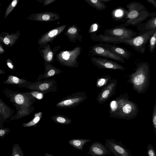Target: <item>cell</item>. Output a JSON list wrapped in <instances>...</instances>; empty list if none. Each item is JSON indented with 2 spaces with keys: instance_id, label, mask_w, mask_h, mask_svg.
<instances>
[{
  "instance_id": "1f68e13d",
  "label": "cell",
  "mask_w": 156,
  "mask_h": 156,
  "mask_svg": "<svg viewBox=\"0 0 156 156\" xmlns=\"http://www.w3.org/2000/svg\"><path fill=\"white\" fill-rule=\"evenodd\" d=\"M149 48L150 52L152 53L156 48V30H155L149 39Z\"/></svg>"
},
{
  "instance_id": "4dcf8cb0",
  "label": "cell",
  "mask_w": 156,
  "mask_h": 156,
  "mask_svg": "<svg viewBox=\"0 0 156 156\" xmlns=\"http://www.w3.org/2000/svg\"><path fill=\"white\" fill-rule=\"evenodd\" d=\"M112 80L110 76L107 75L98 77L97 80V87L102 89L106 85Z\"/></svg>"
},
{
  "instance_id": "4fadbf2b",
  "label": "cell",
  "mask_w": 156,
  "mask_h": 156,
  "mask_svg": "<svg viewBox=\"0 0 156 156\" xmlns=\"http://www.w3.org/2000/svg\"><path fill=\"white\" fill-rule=\"evenodd\" d=\"M67 26V24H65L57 27L43 34L38 40V45L42 47L49 42L52 43L53 40L64 31Z\"/></svg>"
},
{
  "instance_id": "7a4b0ae2",
  "label": "cell",
  "mask_w": 156,
  "mask_h": 156,
  "mask_svg": "<svg viewBox=\"0 0 156 156\" xmlns=\"http://www.w3.org/2000/svg\"><path fill=\"white\" fill-rule=\"evenodd\" d=\"M156 29H153L147 32L138 34L136 37L129 39H122L117 37L107 36L102 34H91V39L94 41L101 42L112 43L116 45L123 43L132 47L133 49L141 54L145 52L146 45Z\"/></svg>"
},
{
  "instance_id": "9a60e30c",
  "label": "cell",
  "mask_w": 156,
  "mask_h": 156,
  "mask_svg": "<svg viewBox=\"0 0 156 156\" xmlns=\"http://www.w3.org/2000/svg\"><path fill=\"white\" fill-rule=\"evenodd\" d=\"M31 17V19L34 20L47 22L57 20L60 18L58 14L49 11L33 14L32 15Z\"/></svg>"
},
{
  "instance_id": "7402d4cb",
  "label": "cell",
  "mask_w": 156,
  "mask_h": 156,
  "mask_svg": "<svg viewBox=\"0 0 156 156\" xmlns=\"http://www.w3.org/2000/svg\"><path fill=\"white\" fill-rule=\"evenodd\" d=\"M80 30L75 24L70 26L66 30L64 35L66 36L69 40L74 43L78 40L80 42L83 41L82 37L80 34Z\"/></svg>"
},
{
  "instance_id": "f6af8a7d",
  "label": "cell",
  "mask_w": 156,
  "mask_h": 156,
  "mask_svg": "<svg viewBox=\"0 0 156 156\" xmlns=\"http://www.w3.org/2000/svg\"><path fill=\"white\" fill-rule=\"evenodd\" d=\"M102 2H108L111 1V0H100Z\"/></svg>"
},
{
  "instance_id": "484cf974",
  "label": "cell",
  "mask_w": 156,
  "mask_h": 156,
  "mask_svg": "<svg viewBox=\"0 0 156 156\" xmlns=\"http://www.w3.org/2000/svg\"><path fill=\"white\" fill-rule=\"evenodd\" d=\"M19 36L16 34L0 36V43L7 47L12 46L18 39Z\"/></svg>"
},
{
  "instance_id": "e0dca14e",
  "label": "cell",
  "mask_w": 156,
  "mask_h": 156,
  "mask_svg": "<svg viewBox=\"0 0 156 156\" xmlns=\"http://www.w3.org/2000/svg\"><path fill=\"white\" fill-rule=\"evenodd\" d=\"M111 153L110 151L105 145L99 142L95 141L90 146L87 154L92 156H104L110 154Z\"/></svg>"
},
{
  "instance_id": "ee69618b",
  "label": "cell",
  "mask_w": 156,
  "mask_h": 156,
  "mask_svg": "<svg viewBox=\"0 0 156 156\" xmlns=\"http://www.w3.org/2000/svg\"><path fill=\"white\" fill-rule=\"evenodd\" d=\"M45 155L46 156H54V155H53L52 154H49L46 153H45Z\"/></svg>"
},
{
  "instance_id": "cb8c5ba5",
  "label": "cell",
  "mask_w": 156,
  "mask_h": 156,
  "mask_svg": "<svg viewBox=\"0 0 156 156\" xmlns=\"http://www.w3.org/2000/svg\"><path fill=\"white\" fill-rule=\"evenodd\" d=\"M3 82L6 84L14 85L25 88L32 83L25 79H21L13 76H9L7 80L4 81Z\"/></svg>"
},
{
  "instance_id": "6da1fadb",
  "label": "cell",
  "mask_w": 156,
  "mask_h": 156,
  "mask_svg": "<svg viewBox=\"0 0 156 156\" xmlns=\"http://www.w3.org/2000/svg\"><path fill=\"white\" fill-rule=\"evenodd\" d=\"M3 92L16 109V114L10 117V120L20 119L30 115L34 110L32 105L36 102V99L30 92H20L7 89Z\"/></svg>"
},
{
  "instance_id": "3957f363",
  "label": "cell",
  "mask_w": 156,
  "mask_h": 156,
  "mask_svg": "<svg viewBox=\"0 0 156 156\" xmlns=\"http://www.w3.org/2000/svg\"><path fill=\"white\" fill-rule=\"evenodd\" d=\"M135 71L128 76L127 81L131 83L133 90L139 94L145 93L150 85V68L148 62L136 59Z\"/></svg>"
},
{
  "instance_id": "f1b7e54d",
  "label": "cell",
  "mask_w": 156,
  "mask_h": 156,
  "mask_svg": "<svg viewBox=\"0 0 156 156\" xmlns=\"http://www.w3.org/2000/svg\"><path fill=\"white\" fill-rule=\"evenodd\" d=\"M42 115L43 114L41 112L35 113L33 119L28 122L22 124V126L28 127L36 126L41 121Z\"/></svg>"
},
{
  "instance_id": "52a82bcc",
  "label": "cell",
  "mask_w": 156,
  "mask_h": 156,
  "mask_svg": "<svg viewBox=\"0 0 156 156\" xmlns=\"http://www.w3.org/2000/svg\"><path fill=\"white\" fill-rule=\"evenodd\" d=\"M87 98L85 92H78L69 95L61 99L56 105L57 108H75Z\"/></svg>"
},
{
  "instance_id": "ab89813d",
  "label": "cell",
  "mask_w": 156,
  "mask_h": 156,
  "mask_svg": "<svg viewBox=\"0 0 156 156\" xmlns=\"http://www.w3.org/2000/svg\"><path fill=\"white\" fill-rule=\"evenodd\" d=\"M57 0H43V5L47 6Z\"/></svg>"
},
{
  "instance_id": "e575fe53",
  "label": "cell",
  "mask_w": 156,
  "mask_h": 156,
  "mask_svg": "<svg viewBox=\"0 0 156 156\" xmlns=\"http://www.w3.org/2000/svg\"><path fill=\"white\" fill-rule=\"evenodd\" d=\"M10 129L7 127L4 128L3 125L0 126V139H2L10 132Z\"/></svg>"
},
{
  "instance_id": "4316f807",
  "label": "cell",
  "mask_w": 156,
  "mask_h": 156,
  "mask_svg": "<svg viewBox=\"0 0 156 156\" xmlns=\"http://www.w3.org/2000/svg\"><path fill=\"white\" fill-rule=\"evenodd\" d=\"M91 141L89 139H73L69 141V144L74 148L80 150H83V147L85 144Z\"/></svg>"
},
{
  "instance_id": "f35d334b",
  "label": "cell",
  "mask_w": 156,
  "mask_h": 156,
  "mask_svg": "<svg viewBox=\"0 0 156 156\" xmlns=\"http://www.w3.org/2000/svg\"><path fill=\"white\" fill-rule=\"evenodd\" d=\"M6 63L7 66L9 69L12 70H13L14 69L13 64L10 59H7Z\"/></svg>"
},
{
  "instance_id": "8d00e7d4",
  "label": "cell",
  "mask_w": 156,
  "mask_h": 156,
  "mask_svg": "<svg viewBox=\"0 0 156 156\" xmlns=\"http://www.w3.org/2000/svg\"><path fill=\"white\" fill-rule=\"evenodd\" d=\"M99 28L98 24L96 23L92 24L90 26L88 32L90 34H96Z\"/></svg>"
},
{
  "instance_id": "836d02e7",
  "label": "cell",
  "mask_w": 156,
  "mask_h": 156,
  "mask_svg": "<svg viewBox=\"0 0 156 156\" xmlns=\"http://www.w3.org/2000/svg\"><path fill=\"white\" fill-rule=\"evenodd\" d=\"M152 121L155 133L156 134V101H155L152 111Z\"/></svg>"
},
{
  "instance_id": "7dc6e473",
  "label": "cell",
  "mask_w": 156,
  "mask_h": 156,
  "mask_svg": "<svg viewBox=\"0 0 156 156\" xmlns=\"http://www.w3.org/2000/svg\"><path fill=\"white\" fill-rule=\"evenodd\" d=\"M36 0L38 1V2H40V3H43V0Z\"/></svg>"
},
{
  "instance_id": "d6986e66",
  "label": "cell",
  "mask_w": 156,
  "mask_h": 156,
  "mask_svg": "<svg viewBox=\"0 0 156 156\" xmlns=\"http://www.w3.org/2000/svg\"><path fill=\"white\" fill-rule=\"evenodd\" d=\"M128 94H120L118 97L112 101L109 104V113H113L118 110L124 103L129 98Z\"/></svg>"
},
{
  "instance_id": "d4e9b609",
  "label": "cell",
  "mask_w": 156,
  "mask_h": 156,
  "mask_svg": "<svg viewBox=\"0 0 156 156\" xmlns=\"http://www.w3.org/2000/svg\"><path fill=\"white\" fill-rule=\"evenodd\" d=\"M126 13L127 10L126 9L122 7H118L112 11V18L115 21H122L125 18Z\"/></svg>"
},
{
  "instance_id": "277c9868",
  "label": "cell",
  "mask_w": 156,
  "mask_h": 156,
  "mask_svg": "<svg viewBox=\"0 0 156 156\" xmlns=\"http://www.w3.org/2000/svg\"><path fill=\"white\" fill-rule=\"evenodd\" d=\"M128 9L126 16L121 22L124 23L118 27L136 26L149 17L156 16L155 12H150L140 2H132L126 5Z\"/></svg>"
},
{
  "instance_id": "c3c4849f",
  "label": "cell",
  "mask_w": 156,
  "mask_h": 156,
  "mask_svg": "<svg viewBox=\"0 0 156 156\" xmlns=\"http://www.w3.org/2000/svg\"></svg>"
},
{
  "instance_id": "83f0119b",
  "label": "cell",
  "mask_w": 156,
  "mask_h": 156,
  "mask_svg": "<svg viewBox=\"0 0 156 156\" xmlns=\"http://www.w3.org/2000/svg\"><path fill=\"white\" fill-rule=\"evenodd\" d=\"M51 119L55 122L61 125H68L72 122L70 118L62 115H53L51 116Z\"/></svg>"
},
{
  "instance_id": "9c48e42d",
  "label": "cell",
  "mask_w": 156,
  "mask_h": 156,
  "mask_svg": "<svg viewBox=\"0 0 156 156\" xmlns=\"http://www.w3.org/2000/svg\"><path fill=\"white\" fill-rule=\"evenodd\" d=\"M89 53V55L92 56L97 55L119 62H126L124 58L111 51L103 46L101 43L91 46Z\"/></svg>"
},
{
  "instance_id": "ba28073f",
  "label": "cell",
  "mask_w": 156,
  "mask_h": 156,
  "mask_svg": "<svg viewBox=\"0 0 156 156\" xmlns=\"http://www.w3.org/2000/svg\"><path fill=\"white\" fill-rule=\"evenodd\" d=\"M57 83L58 82L55 79H45L32 83L26 88L44 94L56 91L58 88Z\"/></svg>"
},
{
  "instance_id": "d590c367",
  "label": "cell",
  "mask_w": 156,
  "mask_h": 156,
  "mask_svg": "<svg viewBox=\"0 0 156 156\" xmlns=\"http://www.w3.org/2000/svg\"><path fill=\"white\" fill-rule=\"evenodd\" d=\"M147 152L148 156H156V153L152 145L149 143L147 147Z\"/></svg>"
},
{
  "instance_id": "60d3db41",
  "label": "cell",
  "mask_w": 156,
  "mask_h": 156,
  "mask_svg": "<svg viewBox=\"0 0 156 156\" xmlns=\"http://www.w3.org/2000/svg\"><path fill=\"white\" fill-rule=\"evenodd\" d=\"M148 2L151 3L156 9V0H145Z\"/></svg>"
},
{
  "instance_id": "8fae6325",
  "label": "cell",
  "mask_w": 156,
  "mask_h": 156,
  "mask_svg": "<svg viewBox=\"0 0 156 156\" xmlns=\"http://www.w3.org/2000/svg\"><path fill=\"white\" fill-rule=\"evenodd\" d=\"M104 145L116 156H131L130 151L122 143L113 139H105Z\"/></svg>"
},
{
  "instance_id": "f546056e",
  "label": "cell",
  "mask_w": 156,
  "mask_h": 156,
  "mask_svg": "<svg viewBox=\"0 0 156 156\" xmlns=\"http://www.w3.org/2000/svg\"><path fill=\"white\" fill-rule=\"evenodd\" d=\"M90 5L98 10H102L107 8L106 5L100 0H84Z\"/></svg>"
},
{
  "instance_id": "d6a6232c",
  "label": "cell",
  "mask_w": 156,
  "mask_h": 156,
  "mask_svg": "<svg viewBox=\"0 0 156 156\" xmlns=\"http://www.w3.org/2000/svg\"><path fill=\"white\" fill-rule=\"evenodd\" d=\"M11 156H24L23 151L18 144H13L12 148Z\"/></svg>"
},
{
  "instance_id": "5bb4252c",
  "label": "cell",
  "mask_w": 156,
  "mask_h": 156,
  "mask_svg": "<svg viewBox=\"0 0 156 156\" xmlns=\"http://www.w3.org/2000/svg\"><path fill=\"white\" fill-rule=\"evenodd\" d=\"M90 60L93 64L101 69L124 70L125 68L117 62L108 58L93 56Z\"/></svg>"
},
{
  "instance_id": "b9f144b4",
  "label": "cell",
  "mask_w": 156,
  "mask_h": 156,
  "mask_svg": "<svg viewBox=\"0 0 156 156\" xmlns=\"http://www.w3.org/2000/svg\"><path fill=\"white\" fill-rule=\"evenodd\" d=\"M4 51L3 46L2 45L0 44V54H2L4 53Z\"/></svg>"
},
{
  "instance_id": "30bf717a",
  "label": "cell",
  "mask_w": 156,
  "mask_h": 156,
  "mask_svg": "<svg viewBox=\"0 0 156 156\" xmlns=\"http://www.w3.org/2000/svg\"><path fill=\"white\" fill-rule=\"evenodd\" d=\"M103 35L122 39H129L136 37L138 34L132 29L117 26L112 28L105 29Z\"/></svg>"
},
{
  "instance_id": "44dd1931",
  "label": "cell",
  "mask_w": 156,
  "mask_h": 156,
  "mask_svg": "<svg viewBox=\"0 0 156 156\" xmlns=\"http://www.w3.org/2000/svg\"><path fill=\"white\" fill-rule=\"evenodd\" d=\"M14 112L15 110L6 104L0 98V123L3 124L5 122H9V119Z\"/></svg>"
},
{
  "instance_id": "2e32d148",
  "label": "cell",
  "mask_w": 156,
  "mask_h": 156,
  "mask_svg": "<svg viewBox=\"0 0 156 156\" xmlns=\"http://www.w3.org/2000/svg\"><path fill=\"white\" fill-rule=\"evenodd\" d=\"M60 48V46L55 47L53 50L50 48L49 44L42 47H39L38 49L44 61L52 63L56 60L54 59L55 55L56 52Z\"/></svg>"
},
{
  "instance_id": "ac0fdd59",
  "label": "cell",
  "mask_w": 156,
  "mask_h": 156,
  "mask_svg": "<svg viewBox=\"0 0 156 156\" xmlns=\"http://www.w3.org/2000/svg\"><path fill=\"white\" fill-rule=\"evenodd\" d=\"M44 65L45 71L43 74L39 75L37 79V81L48 78L62 72L60 69L54 66L49 62L44 61Z\"/></svg>"
},
{
  "instance_id": "8992f818",
  "label": "cell",
  "mask_w": 156,
  "mask_h": 156,
  "mask_svg": "<svg viewBox=\"0 0 156 156\" xmlns=\"http://www.w3.org/2000/svg\"><path fill=\"white\" fill-rule=\"evenodd\" d=\"M139 108L137 104L128 100L117 111L110 114V117L129 120L137 115Z\"/></svg>"
},
{
  "instance_id": "7c38bea8",
  "label": "cell",
  "mask_w": 156,
  "mask_h": 156,
  "mask_svg": "<svg viewBox=\"0 0 156 156\" xmlns=\"http://www.w3.org/2000/svg\"><path fill=\"white\" fill-rule=\"evenodd\" d=\"M117 85V80L112 79L106 85L102 88L96 98L98 103L99 104H104L115 94Z\"/></svg>"
},
{
  "instance_id": "5b68a950",
  "label": "cell",
  "mask_w": 156,
  "mask_h": 156,
  "mask_svg": "<svg viewBox=\"0 0 156 156\" xmlns=\"http://www.w3.org/2000/svg\"><path fill=\"white\" fill-rule=\"evenodd\" d=\"M80 46H77L71 50L61 51L56 55V60L61 65L70 68L79 66L77 58L82 52Z\"/></svg>"
},
{
  "instance_id": "603a6c76",
  "label": "cell",
  "mask_w": 156,
  "mask_h": 156,
  "mask_svg": "<svg viewBox=\"0 0 156 156\" xmlns=\"http://www.w3.org/2000/svg\"><path fill=\"white\" fill-rule=\"evenodd\" d=\"M138 34L147 32L153 29H156V16L151 17L147 21L136 26Z\"/></svg>"
},
{
  "instance_id": "ffe728a7",
  "label": "cell",
  "mask_w": 156,
  "mask_h": 156,
  "mask_svg": "<svg viewBox=\"0 0 156 156\" xmlns=\"http://www.w3.org/2000/svg\"><path fill=\"white\" fill-rule=\"evenodd\" d=\"M101 43L103 46L109 49L111 51L124 59L128 60L132 56L131 52L122 47L115 45L110 44L108 43Z\"/></svg>"
},
{
  "instance_id": "74e56055",
  "label": "cell",
  "mask_w": 156,
  "mask_h": 156,
  "mask_svg": "<svg viewBox=\"0 0 156 156\" xmlns=\"http://www.w3.org/2000/svg\"><path fill=\"white\" fill-rule=\"evenodd\" d=\"M30 92L36 99L40 100L43 98L44 94L36 90Z\"/></svg>"
},
{
  "instance_id": "7bdbcfd3",
  "label": "cell",
  "mask_w": 156,
  "mask_h": 156,
  "mask_svg": "<svg viewBox=\"0 0 156 156\" xmlns=\"http://www.w3.org/2000/svg\"><path fill=\"white\" fill-rule=\"evenodd\" d=\"M17 4V1L16 0H14L12 3V5L13 7L15 6Z\"/></svg>"
},
{
  "instance_id": "bcb514c9",
  "label": "cell",
  "mask_w": 156,
  "mask_h": 156,
  "mask_svg": "<svg viewBox=\"0 0 156 156\" xmlns=\"http://www.w3.org/2000/svg\"><path fill=\"white\" fill-rule=\"evenodd\" d=\"M5 73L3 70L0 69V74H4Z\"/></svg>"
}]
</instances>
